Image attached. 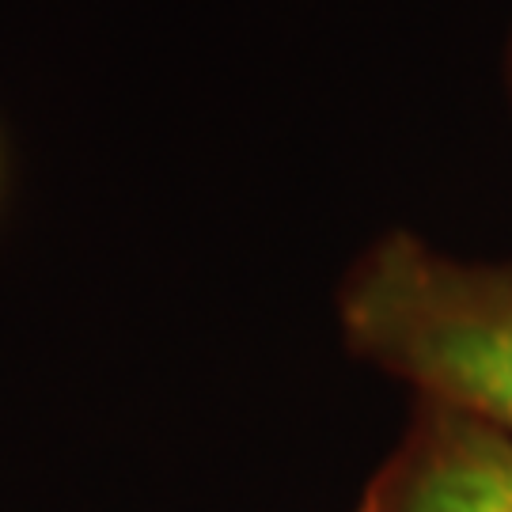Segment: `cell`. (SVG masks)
Listing matches in <instances>:
<instances>
[{
  "mask_svg": "<svg viewBox=\"0 0 512 512\" xmlns=\"http://www.w3.org/2000/svg\"><path fill=\"white\" fill-rule=\"evenodd\" d=\"M338 323L353 357L512 437V262L387 232L342 277Z\"/></svg>",
  "mask_w": 512,
  "mask_h": 512,
  "instance_id": "obj_1",
  "label": "cell"
},
{
  "mask_svg": "<svg viewBox=\"0 0 512 512\" xmlns=\"http://www.w3.org/2000/svg\"><path fill=\"white\" fill-rule=\"evenodd\" d=\"M505 84H509V99H512V38H509V50H505Z\"/></svg>",
  "mask_w": 512,
  "mask_h": 512,
  "instance_id": "obj_3",
  "label": "cell"
},
{
  "mask_svg": "<svg viewBox=\"0 0 512 512\" xmlns=\"http://www.w3.org/2000/svg\"><path fill=\"white\" fill-rule=\"evenodd\" d=\"M353 512H512V437L418 399Z\"/></svg>",
  "mask_w": 512,
  "mask_h": 512,
  "instance_id": "obj_2",
  "label": "cell"
},
{
  "mask_svg": "<svg viewBox=\"0 0 512 512\" xmlns=\"http://www.w3.org/2000/svg\"><path fill=\"white\" fill-rule=\"evenodd\" d=\"M0 194H4V145H0Z\"/></svg>",
  "mask_w": 512,
  "mask_h": 512,
  "instance_id": "obj_4",
  "label": "cell"
}]
</instances>
